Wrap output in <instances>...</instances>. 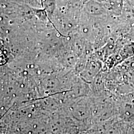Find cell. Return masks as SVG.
<instances>
[{
	"label": "cell",
	"instance_id": "6da1fadb",
	"mask_svg": "<svg viewBox=\"0 0 134 134\" xmlns=\"http://www.w3.org/2000/svg\"><path fill=\"white\" fill-rule=\"evenodd\" d=\"M93 105L92 96H86L73 101L63 107L67 113L79 125L81 133L87 131L93 124Z\"/></svg>",
	"mask_w": 134,
	"mask_h": 134
},
{
	"label": "cell",
	"instance_id": "7a4b0ae2",
	"mask_svg": "<svg viewBox=\"0 0 134 134\" xmlns=\"http://www.w3.org/2000/svg\"><path fill=\"white\" fill-rule=\"evenodd\" d=\"M93 124L116 117V96L106 92L92 96Z\"/></svg>",
	"mask_w": 134,
	"mask_h": 134
},
{
	"label": "cell",
	"instance_id": "3957f363",
	"mask_svg": "<svg viewBox=\"0 0 134 134\" xmlns=\"http://www.w3.org/2000/svg\"><path fill=\"white\" fill-rule=\"evenodd\" d=\"M102 68V63L99 59L96 57H90L85 69L79 76L82 80L90 84L100 73Z\"/></svg>",
	"mask_w": 134,
	"mask_h": 134
},
{
	"label": "cell",
	"instance_id": "277c9868",
	"mask_svg": "<svg viewBox=\"0 0 134 134\" xmlns=\"http://www.w3.org/2000/svg\"><path fill=\"white\" fill-rule=\"evenodd\" d=\"M108 11L104 4L94 0L88 1L85 5V12L92 16L102 18L107 14Z\"/></svg>",
	"mask_w": 134,
	"mask_h": 134
},
{
	"label": "cell",
	"instance_id": "5b68a950",
	"mask_svg": "<svg viewBox=\"0 0 134 134\" xmlns=\"http://www.w3.org/2000/svg\"><path fill=\"white\" fill-rule=\"evenodd\" d=\"M128 123L120 121L115 117L110 120L105 134H124Z\"/></svg>",
	"mask_w": 134,
	"mask_h": 134
},
{
	"label": "cell",
	"instance_id": "8992f818",
	"mask_svg": "<svg viewBox=\"0 0 134 134\" xmlns=\"http://www.w3.org/2000/svg\"><path fill=\"white\" fill-rule=\"evenodd\" d=\"M111 119L92 125L91 127L87 130V133L89 134H105L107 127Z\"/></svg>",
	"mask_w": 134,
	"mask_h": 134
},
{
	"label": "cell",
	"instance_id": "52a82bcc",
	"mask_svg": "<svg viewBox=\"0 0 134 134\" xmlns=\"http://www.w3.org/2000/svg\"><path fill=\"white\" fill-rule=\"evenodd\" d=\"M124 134H134V123H130L128 124Z\"/></svg>",
	"mask_w": 134,
	"mask_h": 134
},
{
	"label": "cell",
	"instance_id": "ba28073f",
	"mask_svg": "<svg viewBox=\"0 0 134 134\" xmlns=\"http://www.w3.org/2000/svg\"><path fill=\"white\" fill-rule=\"evenodd\" d=\"M94 1H96L98 2H100L101 3H103V4H105L107 0H94Z\"/></svg>",
	"mask_w": 134,
	"mask_h": 134
},
{
	"label": "cell",
	"instance_id": "9c48e42d",
	"mask_svg": "<svg viewBox=\"0 0 134 134\" xmlns=\"http://www.w3.org/2000/svg\"><path fill=\"white\" fill-rule=\"evenodd\" d=\"M81 134H89L88 133H87V132L86 131V132H83V133H82Z\"/></svg>",
	"mask_w": 134,
	"mask_h": 134
}]
</instances>
